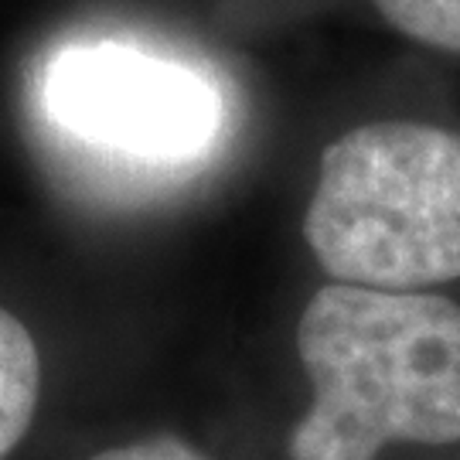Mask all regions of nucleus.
Masks as SVG:
<instances>
[{
  "label": "nucleus",
  "mask_w": 460,
  "mask_h": 460,
  "mask_svg": "<svg viewBox=\"0 0 460 460\" xmlns=\"http://www.w3.org/2000/svg\"><path fill=\"white\" fill-rule=\"evenodd\" d=\"M41 358L31 331L0 307V460L28 433L38 410Z\"/></svg>",
  "instance_id": "20e7f679"
},
{
  "label": "nucleus",
  "mask_w": 460,
  "mask_h": 460,
  "mask_svg": "<svg viewBox=\"0 0 460 460\" xmlns=\"http://www.w3.org/2000/svg\"><path fill=\"white\" fill-rule=\"evenodd\" d=\"M93 460H208L201 450L184 444L178 437H147L127 447H110Z\"/></svg>",
  "instance_id": "423d86ee"
},
{
  "label": "nucleus",
  "mask_w": 460,
  "mask_h": 460,
  "mask_svg": "<svg viewBox=\"0 0 460 460\" xmlns=\"http://www.w3.org/2000/svg\"><path fill=\"white\" fill-rule=\"evenodd\" d=\"M399 34L440 51H460V0H372Z\"/></svg>",
  "instance_id": "39448f33"
},
{
  "label": "nucleus",
  "mask_w": 460,
  "mask_h": 460,
  "mask_svg": "<svg viewBox=\"0 0 460 460\" xmlns=\"http://www.w3.org/2000/svg\"><path fill=\"white\" fill-rule=\"evenodd\" d=\"M38 113L58 140L123 171H191L226 137L212 72L130 38H75L38 68Z\"/></svg>",
  "instance_id": "7ed1b4c3"
},
{
  "label": "nucleus",
  "mask_w": 460,
  "mask_h": 460,
  "mask_svg": "<svg viewBox=\"0 0 460 460\" xmlns=\"http://www.w3.org/2000/svg\"><path fill=\"white\" fill-rule=\"evenodd\" d=\"M314 402L290 460H376L389 444L460 440V304L328 283L296 324Z\"/></svg>",
  "instance_id": "f257e3e1"
},
{
  "label": "nucleus",
  "mask_w": 460,
  "mask_h": 460,
  "mask_svg": "<svg viewBox=\"0 0 460 460\" xmlns=\"http://www.w3.org/2000/svg\"><path fill=\"white\" fill-rule=\"evenodd\" d=\"M304 235L338 283L423 294L460 277V133L382 119L338 137Z\"/></svg>",
  "instance_id": "f03ea898"
}]
</instances>
